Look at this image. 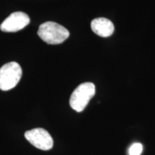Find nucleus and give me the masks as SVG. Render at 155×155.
Instances as JSON below:
<instances>
[{
    "mask_svg": "<svg viewBox=\"0 0 155 155\" xmlns=\"http://www.w3.org/2000/svg\"><path fill=\"white\" fill-rule=\"evenodd\" d=\"M38 35L48 44L58 45L68 38L70 32L66 28L58 23L46 22L40 25Z\"/></svg>",
    "mask_w": 155,
    "mask_h": 155,
    "instance_id": "1",
    "label": "nucleus"
},
{
    "mask_svg": "<svg viewBox=\"0 0 155 155\" xmlns=\"http://www.w3.org/2000/svg\"><path fill=\"white\" fill-rule=\"evenodd\" d=\"M30 17L22 12H15L6 18L0 25V29L5 32H15L22 30L30 24Z\"/></svg>",
    "mask_w": 155,
    "mask_h": 155,
    "instance_id": "5",
    "label": "nucleus"
},
{
    "mask_svg": "<svg viewBox=\"0 0 155 155\" xmlns=\"http://www.w3.org/2000/svg\"><path fill=\"white\" fill-rule=\"evenodd\" d=\"M143 151V146L140 143H134L129 150V155H140Z\"/></svg>",
    "mask_w": 155,
    "mask_h": 155,
    "instance_id": "7",
    "label": "nucleus"
},
{
    "mask_svg": "<svg viewBox=\"0 0 155 155\" xmlns=\"http://www.w3.org/2000/svg\"><path fill=\"white\" fill-rule=\"evenodd\" d=\"M25 139L31 144L41 150H50L53 147V139L48 131L42 128H36L25 133Z\"/></svg>",
    "mask_w": 155,
    "mask_h": 155,
    "instance_id": "4",
    "label": "nucleus"
},
{
    "mask_svg": "<svg viewBox=\"0 0 155 155\" xmlns=\"http://www.w3.org/2000/svg\"><path fill=\"white\" fill-rule=\"evenodd\" d=\"M96 94V87L93 83H83L79 85L71 94L70 105L73 110L81 112Z\"/></svg>",
    "mask_w": 155,
    "mask_h": 155,
    "instance_id": "2",
    "label": "nucleus"
},
{
    "mask_svg": "<svg viewBox=\"0 0 155 155\" xmlns=\"http://www.w3.org/2000/svg\"><path fill=\"white\" fill-rule=\"evenodd\" d=\"M91 27L94 33L103 38L111 36L114 31V25L111 21L104 17L93 19Z\"/></svg>",
    "mask_w": 155,
    "mask_h": 155,
    "instance_id": "6",
    "label": "nucleus"
},
{
    "mask_svg": "<svg viewBox=\"0 0 155 155\" xmlns=\"http://www.w3.org/2000/svg\"><path fill=\"white\" fill-rule=\"evenodd\" d=\"M22 75V68L18 63H6L0 68V89L6 91L14 88L20 81Z\"/></svg>",
    "mask_w": 155,
    "mask_h": 155,
    "instance_id": "3",
    "label": "nucleus"
}]
</instances>
